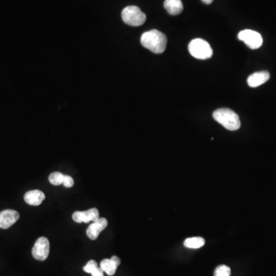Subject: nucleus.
I'll return each mask as SVG.
<instances>
[{
	"instance_id": "1",
	"label": "nucleus",
	"mask_w": 276,
	"mask_h": 276,
	"mask_svg": "<svg viewBox=\"0 0 276 276\" xmlns=\"http://www.w3.org/2000/svg\"><path fill=\"white\" fill-rule=\"evenodd\" d=\"M141 42L144 47L150 50L153 53L161 54L166 49L167 39L161 32L152 30L141 35Z\"/></svg>"
},
{
	"instance_id": "2",
	"label": "nucleus",
	"mask_w": 276,
	"mask_h": 276,
	"mask_svg": "<svg viewBox=\"0 0 276 276\" xmlns=\"http://www.w3.org/2000/svg\"><path fill=\"white\" fill-rule=\"evenodd\" d=\"M215 121L229 130H237L241 127L237 114L229 108H220L212 114Z\"/></svg>"
},
{
	"instance_id": "3",
	"label": "nucleus",
	"mask_w": 276,
	"mask_h": 276,
	"mask_svg": "<svg viewBox=\"0 0 276 276\" xmlns=\"http://www.w3.org/2000/svg\"><path fill=\"white\" fill-rule=\"evenodd\" d=\"M190 55L194 58L201 60L211 59L212 55V49L211 45L207 41L202 39H196L191 41L188 46Z\"/></svg>"
},
{
	"instance_id": "4",
	"label": "nucleus",
	"mask_w": 276,
	"mask_h": 276,
	"mask_svg": "<svg viewBox=\"0 0 276 276\" xmlns=\"http://www.w3.org/2000/svg\"><path fill=\"white\" fill-rule=\"evenodd\" d=\"M121 17L123 21L130 26H142L146 19L145 13L139 7L135 6H127L123 9Z\"/></svg>"
},
{
	"instance_id": "5",
	"label": "nucleus",
	"mask_w": 276,
	"mask_h": 276,
	"mask_svg": "<svg viewBox=\"0 0 276 276\" xmlns=\"http://www.w3.org/2000/svg\"><path fill=\"white\" fill-rule=\"evenodd\" d=\"M238 39L243 41L251 49H260L263 43L261 34L251 30H245L240 32L238 35Z\"/></svg>"
},
{
	"instance_id": "6",
	"label": "nucleus",
	"mask_w": 276,
	"mask_h": 276,
	"mask_svg": "<svg viewBox=\"0 0 276 276\" xmlns=\"http://www.w3.org/2000/svg\"><path fill=\"white\" fill-rule=\"evenodd\" d=\"M49 241L46 237H40L36 240L32 250L34 259L39 261H45L49 255Z\"/></svg>"
},
{
	"instance_id": "7",
	"label": "nucleus",
	"mask_w": 276,
	"mask_h": 276,
	"mask_svg": "<svg viewBox=\"0 0 276 276\" xmlns=\"http://www.w3.org/2000/svg\"><path fill=\"white\" fill-rule=\"evenodd\" d=\"M99 218V212L96 208L90 209L87 211H77L72 214L74 221L79 223L97 221Z\"/></svg>"
},
{
	"instance_id": "8",
	"label": "nucleus",
	"mask_w": 276,
	"mask_h": 276,
	"mask_svg": "<svg viewBox=\"0 0 276 276\" xmlns=\"http://www.w3.org/2000/svg\"><path fill=\"white\" fill-rule=\"evenodd\" d=\"M19 216V213L13 210H6L0 212V228L9 229L18 221Z\"/></svg>"
},
{
	"instance_id": "9",
	"label": "nucleus",
	"mask_w": 276,
	"mask_h": 276,
	"mask_svg": "<svg viewBox=\"0 0 276 276\" xmlns=\"http://www.w3.org/2000/svg\"><path fill=\"white\" fill-rule=\"evenodd\" d=\"M108 226V220L105 218H99L97 221L93 222L87 229L86 234L90 240H97L101 231Z\"/></svg>"
},
{
	"instance_id": "10",
	"label": "nucleus",
	"mask_w": 276,
	"mask_h": 276,
	"mask_svg": "<svg viewBox=\"0 0 276 276\" xmlns=\"http://www.w3.org/2000/svg\"><path fill=\"white\" fill-rule=\"evenodd\" d=\"M269 79L270 74L268 71H259L251 75L247 79V83L251 88H257L268 81Z\"/></svg>"
},
{
	"instance_id": "11",
	"label": "nucleus",
	"mask_w": 276,
	"mask_h": 276,
	"mask_svg": "<svg viewBox=\"0 0 276 276\" xmlns=\"http://www.w3.org/2000/svg\"><path fill=\"white\" fill-rule=\"evenodd\" d=\"M45 199H46V195L44 193L39 190L28 191L24 196V199L26 203L31 206H39L42 202L44 201Z\"/></svg>"
},
{
	"instance_id": "12",
	"label": "nucleus",
	"mask_w": 276,
	"mask_h": 276,
	"mask_svg": "<svg viewBox=\"0 0 276 276\" xmlns=\"http://www.w3.org/2000/svg\"><path fill=\"white\" fill-rule=\"evenodd\" d=\"M164 8L170 15L177 16L183 12V6L181 0H165Z\"/></svg>"
},
{
	"instance_id": "13",
	"label": "nucleus",
	"mask_w": 276,
	"mask_h": 276,
	"mask_svg": "<svg viewBox=\"0 0 276 276\" xmlns=\"http://www.w3.org/2000/svg\"><path fill=\"white\" fill-rule=\"evenodd\" d=\"M83 270L85 273H89L92 276H104V271L101 267H98L97 261L95 260H90L86 265L83 267Z\"/></svg>"
},
{
	"instance_id": "14",
	"label": "nucleus",
	"mask_w": 276,
	"mask_h": 276,
	"mask_svg": "<svg viewBox=\"0 0 276 276\" xmlns=\"http://www.w3.org/2000/svg\"><path fill=\"white\" fill-rule=\"evenodd\" d=\"M100 267L107 275L112 276L115 274L118 265L112 259H104L101 261Z\"/></svg>"
},
{
	"instance_id": "15",
	"label": "nucleus",
	"mask_w": 276,
	"mask_h": 276,
	"mask_svg": "<svg viewBox=\"0 0 276 276\" xmlns=\"http://www.w3.org/2000/svg\"><path fill=\"white\" fill-rule=\"evenodd\" d=\"M183 244H184L185 246L189 248V249H199L205 244V240L203 238L199 237V236L198 237L187 238Z\"/></svg>"
},
{
	"instance_id": "16",
	"label": "nucleus",
	"mask_w": 276,
	"mask_h": 276,
	"mask_svg": "<svg viewBox=\"0 0 276 276\" xmlns=\"http://www.w3.org/2000/svg\"><path fill=\"white\" fill-rule=\"evenodd\" d=\"M64 174L60 172H54L50 174L49 179L50 183L55 186H59L63 184V179H64Z\"/></svg>"
},
{
	"instance_id": "17",
	"label": "nucleus",
	"mask_w": 276,
	"mask_h": 276,
	"mask_svg": "<svg viewBox=\"0 0 276 276\" xmlns=\"http://www.w3.org/2000/svg\"><path fill=\"white\" fill-rule=\"evenodd\" d=\"M231 269L225 265H219L214 271V276H230Z\"/></svg>"
},
{
	"instance_id": "18",
	"label": "nucleus",
	"mask_w": 276,
	"mask_h": 276,
	"mask_svg": "<svg viewBox=\"0 0 276 276\" xmlns=\"http://www.w3.org/2000/svg\"><path fill=\"white\" fill-rule=\"evenodd\" d=\"M63 184L64 185L65 187H67V188H70V187H73V178H71V177H70V176L65 175Z\"/></svg>"
},
{
	"instance_id": "19",
	"label": "nucleus",
	"mask_w": 276,
	"mask_h": 276,
	"mask_svg": "<svg viewBox=\"0 0 276 276\" xmlns=\"http://www.w3.org/2000/svg\"><path fill=\"white\" fill-rule=\"evenodd\" d=\"M111 259H112V260H113V261H114V262H115V263L117 264V265H118V266L120 265V264H121V260H120V259H119L117 256H112V258Z\"/></svg>"
},
{
	"instance_id": "20",
	"label": "nucleus",
	"mask_w": 276,
	"mask_h": 276,
	"mask_svg": "<svg viewBox=\"0 0 276 276\" xmlns=\"http://www.w3.org/2000/svg\"><path fill=\"white\" fill-rule=\"evenodd\" d=\"M212 1H213V0H202V2H204L205 4H207V5L212 3Z\"/></svg>"
}]
</instances>
